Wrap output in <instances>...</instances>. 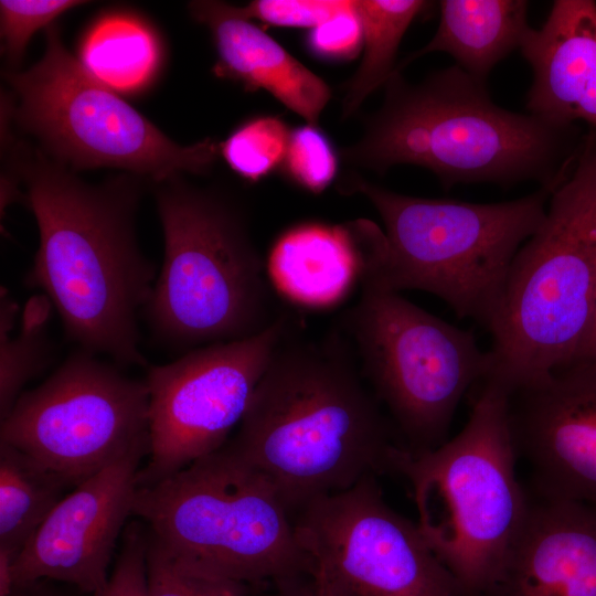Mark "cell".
<instances>
[{"label":"cell","mask_w":596,"mask_h":596,"mask_svg":"<svg viewBox=\"0 0 596 596\" xmlns=\"http://www.w3.org/2000/svg\"><path fill=\"white\" fill-rule=\"evenodd\" d=\"M227 445L294 514L366 477L397 473L404 446L344 336L313 339L296 322L276 347Z\"/></svg>","instance_id":"1"},{"label":"cell","mask_w":596,"mask_h":596,"mask_svg":"<svg viewBox=\"0 0 596 596\" xmlns=\"http://www.w3.org/2000/svg\"><path fill=\"white\" fill-rule=\"evenodd\" d=\"M12 159L40 236L25 285L45 294L81 351L107 355L118 366L147 365L138 313L157 270L135 231L139 179L124 174L92 185L21 142Z\"/></svg>","instance_id":"2"},{"label":"cell","mask_w":596,"mask_h":596,"mask_svg":"<svg viewBox=\"0 0 596 596\" xmlns=\"http://www.w3.org/2000/svg\"><path fill=\"white\" fill-rule=\"evenodd\" d=\"M382 106L365 118L360 140L340 151L349 166L379 174L397 164L434 172L445 188L535 180L557 184L566 174L570 127L496 105L485 86L458 65L418 84L394 72Z\"/></svg>","instance_id":"3"},{"label":"cell","mask_w":596,"mask_h":596,"mask_svg":"<svg viewBox=\"0 0 596 596\" xmlns=\"http://www.w3.org/2000/svg\"><path fill=\"white\" fill-rule=\"evenodd\" d=\"M556 185L511 201L471 203L405 195L348 174L338 190L363 195L384 224L360 249V284L429 292L488 329L512 262L543 222Z\"/></svg>","instance_id":"4"},{"label":"cell","mask_w":596,"mask_h":596,"mask_svg":"<svg viewBox=\"0 0 596 596\" xmlns=\"http://www.w3.org/2000/svg\"><path fill=\"white\" fill-rule=\"evenodd\" d=\"M518 251L491 333L482 382L513 391L577 359L596 313V129Z\"/></svg>","instance_id":"5"},{"label":"cell","mask_w":596,"mask_h":596,"mask_svg":"<svg viewBox=\"0 0 596 596\" xmlns=\"http://www.w3.org/2000/svg\"><path fill=\"white\" fill-rule=\"evenodd\" d=\"M162 266L143 309L155 337L184 350L256 336L280 313L243 211L174 177L156 189Z\"/></svg>","instance_id":"6"},{"label":"cell","mask_w":596,"mask_h":596,"mask_svg":"<svg viewBox=\"0 0 596 596\" xmlns=\"http://www.w3.org/2000/svg\"><path fill=\"white\" fill-rule=\"evenodd\" d=\"M481 385L455 437L422 453L404 448L397 465L423 536L468 596H479L494 577L531 500L517 476L509 392Z\"/></svg>","instance_id":"7"},{"label":"cell","mask_w":596,"mask_h":596,"mask_svg":"<svg viewBox=\"0 0 596 596\" xmlns=\"http://www.w3.org/2000/svg\"><path fill=\"white\" fill-rule=\"evenodd\" d=\"M132 515L175 557L214 576L251 586L310 574L278 491L227 443L139 486Z\"/></svg>","instance_id":"8"},{"label":"cell","mask_w":596,"mask_h":596,"mask_svg":"<svg viewBox=\"0 0 596 596\" xmlns=\"http://www.w3.org/2000/svg\"><path fill=\"white\" fill-rule=\"evenodd\" d=\"M336 328L361 374L411 453L447 440L455 412L490 366L488 351L460 329L411 302L401 292L361 283L359 299Z\"/></svg>","instance_id":"9"},{"label":"cell","mask_w":596,"mask_h":596,"mask_svg":"<svg viewBox=\"0 0 596 596\" xmlns=\"http://www.w3.org/2000/svg\"><path fill=\"white\" fill-rule=\"evenodd\" d=\"M45 38L42 58L6 77L13 93L12 118L46 156L73 170L117 168L157 183L213 167L220 156L214 139L190 146L172 141L95 78L65 49L54 23Z\"/></svg>","instance_id":"10"},{"label":"cell","mask_w":596,"mask_h":596,"mask_svg":"<svg viewBox=\"0 0 596 596\" xmlns=\"http://www.w3.org/2000/svg\"><path fill=\"white\" fill-rule=\"evenodd\" d=\"M0 441L76 487L135 448L150 446L147 384L79 350L21 394L1 419Z\"/></svg>","instance_id":"11"},{"label":"cell","mask_w":596,"mask_h":596,"mask_svg":"<svg viewBox=\"0 0 596 596\" xmlns=\"http://www.w3.org/2000/svg\"><path fill=\"white\" fill-rule=\"evenodd\" d=\"M292 518L317 596H468L417 523L386 503L376 477Z\"/></svg>","instance_id":"12"},{"label":"cell","mask_w":596,"mask_h":596,"mask_svg":"<svg viewBox=\"0 0 596 596\" xmlns=\"http://www.w3.org/2000/svg\"><path fill=\"white\" fill-rule=\"evenodd\" d=\"M294 322L283 310L256 336L200 347L173 362L148 368L150 453L138 487L157 482L228 441Z\"/></svg>","instance_id":"13"},{"label":"cell","mask_w":596,"mask_h":596,"mask_svg":"<svg viewBox=\"0 0 596 596\" xmlns=\"http://www.w3.org/2000/svg\"><path fill=\"white\" fill-rule=\"evenodd\" d=\"M509 421L534 497L596 507V358L510 393Z\"/></svg>","instance_id":"14"},{"label":"cell","mask_w":596,"mask_h":596,"mask_svg":"<svg viewBox=\"0 0 596 596\" xmlns=\"http://www.w3.org/2000/svg\"><path fill=\"white\" fill-rule=\"evenodd\" d=\"M150 446H141L91 476L53 509L17 557L15 586L49 579L103 596L109 564L132 515L138 476Z\"/></svg>","instance_id":"15"},{"label":"cell","mask_w":596,"mask_h":596,"mask_svg":"<svg viewBox=\"0 0 596 596\" xmlns=\"http://www.w3.org/2000/svg\"><path fill=\"white\" fill-rule=\"evenodd\" d=\"M530 499L521 530L479 596H596V507Z\"/></svg>","instance_id":"16"},{"label":"cell","mask_w":596,"mask_h":596,"mask_svg":"<svg viewBox=\"0 0 596 596\" xmlns=\"http://www.w3.org/2000/svg\"><path fill=\"white\" fill-rule=\"evenodd\" d=\"M519 49L533 73L529 114L555 126L584 120L596 129V2L554 1Z\"/></svg>","instance_id":"17"},{"label":"cell","mask_w":596,"mask_h":596,"mask_svg":"<svg viewBox=\"0 0 596 596\" xmlns=\"http://www.w3.org/2000/svg\"><path fill=\"white\" fill-rule=\"evenodd\" d=\"M191 17L212 34L215 76L242 84L247 92L263 89L310 125H318L330 100L328 84L292 56L235 6L221 1H191Z\"/></svg>","instance_id":"18"},{"label":"cell","mask_w":596,"mask_h":596,"mask_svg":"<svg viewBox=\"0 0 596 596\" xmlns=\"http://www.w3.org/2000/svg\"><path fill=\"white\" fill-rule=\"evenodd\" d=\"M266 267L273 287L310 309L339 305L360 281L359 253L348 222H305L287 228L273 244Z\"/></svg>","instance_id":"19"},{"label":"cell","mask_w":596,"mask_h":596,"mask_svg":"<svg viewBox=\"0 0 596 596\" xmlns=\"http://www.w3.org/2000/svg\"><path fill=\"white\" fill-rule=\"evenodd\" d=\"M439 8L435 35L396 65V72L428 53L445 52L466 73L485 82L498 62L520 47L531 28L529 3L523 0H443Z\"/></svg>","instance_id":"20"},{"label":"cell","mask_w":596,"mask_h":596,"mask_svg":"<svg viewBox=\"0 0 596 596\" xmlns=\"http://www.w3.org/2000/svg\"><path fill=\"white\" fill-rule=\"evenodd\" d=\"M79 62L116 93L145 89L158 73L161 45L152 28L127 12L100 17L86 32Z\"/></svg>","instance_id":"21"},{"label":"cell","mask_w":596,"mask_h":596,"mask_svg":"<svg viewBox=\"0 0 596 596\" xmlns=\"http://www.w3.org/2000/svg\"><path fill=\"white\" fill-rule=\"evenodd\" d=\"M67 488L57 475L0 441V551L17 560Z\"/></svg>","instance_id":"22"},{"label":"cell","mask_w":596,"mask_h":596,"mask_svg":"<svg viewBox=\"0 0 596 596\" xmlns=\"http://www.w3.org/2000/svg\"><path fill=\"white\" fill-rule=\"evenodd\" d=\"M363 33L361 64L344 85L342 119L358 111L362 103L395 72L400 43L411 23L433 3L422 0H353Z\"/></svg>","instance_id":"23"},{"label":"cell","mask_w":596,"mask_h":596,"mask_svg":"<svg viewBox=\"0 0 596 596\" xmlns=\"http://www.w3.org/2000/svg\"><path fill=\"white\" fill-rule=\"evenodd\" d=\"M51 304L47 298H33L23 313L20 331L11 337L18 304L7 289L0 297V418L3 419L23 393L29 381L50 363L52 350L45 332Z\"/></svg>","instance_id":"24"},{"label":"cell","mask_w":596,"mask_h":596,"mask_svg":"<svg viewBox=\"0 0 596 596\" xmlns=\"http://www.w3.org/2000/svg\"><path fill=\"white\" fill-rule=\"evenodd\" d=\"M290 135L291 129L279 117H253L220 143V155L241 178L258 182L281 168Z\"/></svg>","instance_id":"25"},{"label":"cell","mask_w":596,"mask_h":596,"mask_svg":"<svg viewBox=\"0 0 596 596\" xmlns=\"http://www.w3.org/2000/svg\"><path fill=\"white\" fill-rule=\"evenodd\" d=\"M147 577L150 596H247L249 590V586L244 583L214 576L188 565L169 552L149 531Z\"/></svg>","instance_id":"26"},{"label":"cell","mask_w":596,"mask_h":596,"mask_svg":"<svg viewBox=\"0 0 596 596\" xmlns=\"http://www.w3.org/2000/svg\"><path fill=\"white\" fill-rule=\"evenodd\" d=\"M338 153L318 125L305 124L291 129L283 172L299 188L311 192L324 191L334 180Z\"/></svg>","instance_id":"27"},{"label":"cell","mask_w":596,"mask_h":596,"mask_svg":"<svg viewBox=\"0 0 596 596\" xmlns=\"http://www.w3.org/2000/svg\"><path fill=\"white\" fill-rule=\"evenodd\" d=\"M85 3L77 0H1L2 51L9 63L23 57L26 44L38 30L46 29L64 12Z\"/></svg>","instance_id":"28"},{"label":"cell","mask_w":596,"mask_h":596,"mask_svg":"<svg viewBox=\"0 0 596 596\" xmlns=\"http://www.w3.org/2000/svg\"><path fill=\"white\" fill-rule=\"evenodd\" d=\"M353 0H254L235 6L244 19L274 26L316 28L351 10Z\"/></svg>","instance_id":"29"},{"label":"cell","mask_w":596,"mask_h":596,"mask_svg":"<svg viewBox=\"0 0 596 596\" xmlns=\"http://www.w3.org/2000/svg\"><path fill=\"white\" fill-rule=\"evenodd\" d=\"M119 554L103 596H150L147 577L148 530L140 520L127 524Z\"/></svg>","instance_id":"30"},{"label":"cell","mask_w":596,"mask_h":596,"mask_svg":"<svg viewBox=\"0 0 596 596\" xmlns=\"http://www.w3.org/2000/svg\"><path fill=\"white\" fill-rule=\"evenodd\" d=\"M306 45L315 56L322 60L353 58L363 46L362 26L354 4L351 10L310 29Z\"/></svg>","instance_id":"31"},{"label":"cell","mask_w":596,"mask_h":596,"mask_svg":"<svg viewBox=\"0 0 596 596\" xmlns=\"http://www.w3.org/2000/svg\"><path fill=\"white\" fill-rule=\"evenodd\" d=\"M273 596H317L309 575L276 582Z\"/></svg>","instance_id":"32"},{"label":"cell","mask_w":596,"mask_h":596,"mask_svg":"<svg viewBox=\"0 0 596 596\" xmlns=\"http://www.w3.org/2000/svg\"><path fill=\"white\" fill-rule=\"evenodd\" d=\"M57 582L40 579L15 586L10 596H72L57 587Z\"/></svg>","instance_id":"33"},{"label":"cell","mask_w":596,"mask_h":596,"mask_svg":"<svg viewBox=\"0 0 596 596\" xmlns=\"http://www.w3.org/2000/svg\"><path fill=\"white\" fill-rule=\"evenodd\" d=\"M585 358H596V313L592 324V328L588 332V336L583 344V348L577 356V359ZM576 359V360H577Z\"/></svg>","instance_id":"34"}]
</instances>
